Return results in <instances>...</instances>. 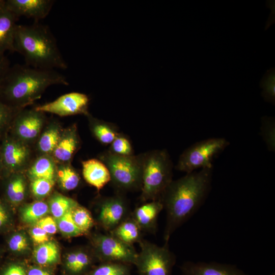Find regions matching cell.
<instances>
[{"instance_id": "cell-1", "label": "cell", "mask_w": 275, "mask_h": 275, "mask_svg": "<svg viewBox=\"0 0 275 275\" xmlns=\"http://www.w3.org/2000/svg\"><path fill=\"white\" fill-rule=\"evenodd\" d=\"M212 171L213 167L206 168L187 173L173 180L162 193L159 199L166 212L165 242L204 203L210 188Z\"/></svg>"}, {"instance_id": "cell-2", "label": "cell", "mask_w": 275, "mask_h": 275, "mask_svg": "<svg viewBox=\"0 0 275 275\" xmlns=\"http://www.w3.org/2000/svg\"><path fill=\"white\" fill-rule=\"evenodd\" d=\"M69 85L66 77L53 69L16 64L8 70L0 82V100L22 109L40 99L52 85Z\"/></svg>"}, {"instance_id": "cell-3", "label": "cell", "mask_w": 275, "mask_h": 275, "mask_svg": "<svg viewBox=\"0 0 275 275\" xmlns=\"http://www.w3.org/2000/svg\"><path fill=\"white\" fill-rule=\"evenodd\" d=\"M13 46L14 52L23 57L26 65L44 69L67 68L56 38L47 25L38 22L17 24Z\"/></svg>"}, {"instance_id": "cell-4", "label": "cell", "mask_w": 275, "mask_h": 275, "mask_svg": "<svg viewBox=\"0 0 275 275\" xmlns=\"http://www.w3.org/2000/svg\"><path fill=\"white\" fill-rule=\"evenodd\" d=\"M142 181L140 200L143 202L159 200L173 180V163L165 149L142 153Z\"/></svg>"}, {"instance_id": "cell-5", "label": "cell", "mask_w": 275, "mask_h": 275, "mask_svg": "<svg viewBox=\"0 0 275 275\" xmlns=\"http://www.w3.org/2000/svg\"><path fill=\"white\" fill-rule=\"evenodd\" d=\"M98 159L108 168L112 185L117 192L141 190L142 181V153L120 156L108 150L101 153Z\"/></svg>"}, {"instance_id": "cell-6", "label": "cell", "mask_w": 275, "mask_h": 275, "mask_svg": "<svg viewBox=\"0 0 275 275\" xmlns=\"http://www.w3.org/2000/svg\"><path fill=\"white\" fill-rule=\"evenodd\" d=\"M134 264L139 275H171L176 262L168 243L160 246L142 239Z\"/></svg>"}, {"instance_id": "cell-7", "label": "cell", "mask_w": 275, "mask_h": 275, "mask_svg": "<svg viewBox=\"0 0 275 275\" xmlns=\"http://www.w3.org/2000/svg\"><path fill=\"white\" fill-rule=\"evenodd\" d=\"M229 142L224 138H210L192 145L180 155L175 169L189 173L198 169L212 168V160L223 151Z\"/></svg>"}, {"instance_id": "cell-8", "label": "cell", "mask_w": 275, "mask_h": 275, "mask_svg": "<svg viewBox=\"0 0 275 275\" xmlns=\"http://www.w3.org/2000/svg\"><path fill=\"white\" fill-rule=\"evenodd\" d=\"M90 240L97 261L134 264L138 252L133 245L123 242L109 233L94 234Z\"/></svg>"}, {"instance_id": "cell-9", "label": "cell", "mask_w": 275, "mask_h": 275, "mask_svg": "<svg viewBox=\"0 0 275 275\" xmlns=\"http://www.w3.org/2000/svg\"><path fill=\"white\" fill-rule=\"evenodd\" d=\"M1 140L0 151L4 177L13 173H25L33 160L31 146L15 139L8 132Z\"/></svg>"}, {"instance_id": "cell-10", "label": "cell", "mask_w": 275, "mask_h": 275, "mask_svg": "<svg viewBox=\"0 0 275 275\" xmlns=\"http://www.w3.org/2000/svg\"><path fill=\"white\" fill-rule=\"evenodd\" d=\"M47 122L45 113L32 109H22L15 115L8 133L29 145L35 144Z\"/></svg>"}, {"instance_id": "cell-11", "label": "cell", "mask_w": 275, "mask_h": 275, "mask_svg": "<svg viewBox=\"0 0 275 275\" xmlns=\"http://www.w3.org/2000/svg\"><path fill=\"white\" fill-rule=\"evenodd\" d=\"M98 224L108 233L131 216L129 203L123 193L103 197L97 203Z\"/></svg>"}, {"instance_id": "cell-12", "label": "cell", "mask_w": 275, "mask_h": 275, "mask_svg": "<svg viewBox=\"0 0 275 275\" xmlns=\"http://www.w3.org/2000/svg\"><path fill=\"white\" fill-rule=\"evenodd\" d=\"M90 99L85 94L73 92L62 95L54 100L37 105L34 108L38 112L48 113L60 117L89 113L88 106Z\"/></svg>"}, {"instance_id": "cell-13", "label": "cell", "mask_w": 275, "mask_h": 275, "mask_svg": "<svg viewBox=\"0 0 275 275\" xmlns=\"http://www.w3.org/2000/svg\"><path fill=\"white\" fill-rule=\"evenodd\" d=\"M54 3L52 0H5L6 8L17 18L25 16L35 22L48 15Z\"/></svg>"}, {"instance_id": "cell-14", "label": "cell", "mask_w": 275, "mask_h": 275, "mask_svg": "<svg viewBox=\"0 0 275 275\" xmlns=\"http://www.w3.org/2000/svg\"><path fill=\"white\" fill-rule=\"evenodd\" d=\"M80 146L81 140L77 125L73 124L63 128L51 156L57 163H71Z\"/></svg>"}, {"instance_id": "cell-15", "label": "cell", "mask_w": 275, "mask_h": 275, "mask_svg": "<svg viewBox=\"0 0 275 275\" xmlns=\"http://www.w3.org/2000/svg\"><path fill=\"white\" fill-rule=\"evenodd\" d=\"M25 173L9 174L3 177V198L12 207L20 204L26 198L28 183Z\"/></svg>"}, {"instance_id": "cell-16", "label": "cell", "mask_w": 275, "mask_h": 275, "mask_svg": "<svg viewBox=\"0 0 275 275\" xmlns=\"http://www.w3.org/2000/svg\"><path fill=\"white\" fill-rule=\"evenodd\" d=\"M163 209L160 199L144 202L131 212V216L142 231L155 233L157 230V219Z\"/></svg>"}, {"instance_id": "cell-17", "label": "cell", "mask_w": 275, "mask_h": 275, "mask_svg": "<svg viewBox=\"0 0 275 275\" xmlns=\"http://www.w3.org/2000/svg\"><path fill=\"white\" fill-rule=\"evenodd\" d=\"M181 269L183 275H247L235 266L216 262H186Z\"/></svg>"}, {"instance_id": "cell-18", "label": "cell", "mask_w": 275, "mask_h": 275, "mask_svg": "<svg viewBox=\"0 0 275 275\" xmlns=\"http://www.w3.org/2000/svg\"><path fill=\"white\" fill-rule=\"evenodd\" d=\"M97 260L92 249L78 248L68 253L64 260V268L69 275H86Z\"/></svg>"}, {"instance_id": "cell-19", "label": "cell", "mask_w": 275, "mask_h": 275, "mask_svg": "<svg viewBox=\"0 0 275 275\" xmlns=\"http://www.w3.org/2000/svg\"><path fill=\"white\" fill-rule=\"evenodd\" d=\"M82 175L87 183L98 191L111 182L109 170L99 159L91 158L81 162Z\"/></svg>"}, {"instance_id": "cell-20", "label": "cell", "mask_w": 275, "mask_h": 275, "mask_svg": "<svg viewBox=\"0 0 275 275\" xmlns=\"http://www.w3.org/2000/svg\"><path fill=\"white\" fill-rule=\"evenodd\" d=\"M17 18L6 7L5 0H0V52L13 51V39Z\"/></svg>"}, {"instance_id": "cell-21", "label": "cell", "mask_w": 275, "mask_h": 275, "mask_svg": "<svg viewBox=\"0 0 275 275\" xmlns=\"http://www.w3.org/2000/svg\"><path fill=\"white\" fill-rule=\"evenodd\" d=\"M63 129L60 123L57 120L53 119L47 122L35 143L38 155H51Z\"/></svg>"}, {"instance_id": "cell-22", "label": "cell", "mask_w": 275, "mask_h": 275, "mask_svg": "<svg viewBox=\"0 0 275 275\" xmlns=\"http://www.w3.org/2000/svg\"><path fill=\"white\" fill-rule=\"evenodd\" d=\"M57 164L51 155H38L33 159L25 173L30 181L44 179L56 181Z\"/></svg>"}, {"instance_id": "cell-23", "label": "cell", "mask_w": 275, "mask_h": 275, "mask_svg": "<svg viewBox=\"0 0 275 275\" xmlns=\"http://www.w3.org/2000/svg\"><path fill=\"white\" fill-rule=\"evenodd\" d=\"M86 117L92 135L102 145H110L119 133L117 127L111 123L96 118L90 113Z\"/></svg>"}, {"instance_id": "cell-24", "label": "cell", "mask_w": 275, "mask_h": 275, "mask_svg": "<svg viewBox=\"0 0 275 275\" xmlns=\"http://www.w3.org/2000/svg\"><path fill=\"white\" fill-rule=\"evenodd\" d=\"M142 232L131 215L108 233L123 242L133 245L143 239Z\"/></svg>"}, {"instance_id": "cell-25", "label": "cell", "mask_w": 275, "mask_h": 275, "mask_svg": "<svg viewBox=\"0 0 275 275\" xmlns=\"http://www.w3.org/2000/svg\"><path fill=\"white\" fill-rule=\"evenodd\" d=\"M36 265L51 268L60 261V253L58 244L53 241H48L38 245L33 254Z\"/></svg>"}, {"instance_id": "cell-26", "label": "cell", "mask_w": 275, "mask_h": 275, "mask_svg": "<svg viewBox=\"0 0 275 275\" xmlns=\"http://www.w3.org/2000/svg\"><path fill=\"white\" fill-rule=\"evenodd\" d=\"M56 182L62 190L71 191L78 187L80 177L71 163H57Z\"/></svg>"}, {"instance_id": "cell-27", "label": "cell", "mask_w": 275, "mask_h": 275, "mask_svg": "<svg viewBox=\"0 0 275 275\" xmlns=\"http://www.w3.org/2000/svg\"><path fill=\"white\" fill-rule=\"evenodd\" d=\"M48 204L49 211L55 219L71 211L78 205L75 200L59 193L53 194Z\"/></svg>"}, {"instance_id": "cell-28", "label": "cell", "mask_w": 275, "mask_h": 275, "mask_svg": "<svg viewBox=\"0 0 275 275\" xmlns=\"http://www.w3.org/2000/svg\"><path fill=\"white\" fill-rule=\"evenodd\" d=\"M49 211L48 203L37 200L24 205L20 209V217L25 223L36 224Z\"/></svg>"}, {"instance_id": "cell-29", "label": "cell", "mask_w": 275, "mask_h": 275, "mask_svg": "<svg viewBox=\"0 0 275 275\" xmlns=\"http://www.w3.org/2000/svg\"><path fill=\"white\" fill-rule=\"evenodd\" d=\"M86 275H131V265L116 262H100Z\"/></svg>"}, {"instance_id": "cell-30", "label": "cell", "mask_w": 275, "mask_h": 275, "mask_svg": "<svg viewBox=\"0 0 275 275\" xmlns=\"http://www.w3.org/2000/svg\"><path fill=\"white\" fill-rule=\"evenodd\" d=\"M6 244L9 251L16 255L25 253L30 249L28 236L20 231L9 233L6 239Z\"/></svg>"}, {"instance_id": "cell-31", "label": "cell", "mask_w": 275, "mask_h": 275, "mask_svg": "<svg viewBox=\"0 0 275 275\" xmlns=\"http://www.w3.org/2000/svg\"><path fill=\"white\" fill-rule=\"evenodd\" d=\"M73 220L77 228L85 234L94 226L95 222L90 212L79 204L71 211Z\"/></svg>"}, {"instance_id": "cell-32", "label": "cell", "mask_w": 275, "mask_h": 275, "mask_svg": "<svg viewBox=\"0 0 275 275\" xmlns=\"http://www.w3.org/2000/svg\"><path fill=\"white\" fill-rule=\"evenodd\" d=\"M260 86L263 89L261 93L264 100L274 104L275 102V69L268 70L262 78Z\"/></svg>"}, {"instance_id": "cell-33", "label": "cell", "mask_w": 275, "mask_h": 275, "mask_svg": "<svg viewBox=\"0 0 275 275\" xmlns=\"http://www.w3.org/2000/svg\"><path fill=\"white\" fill-rule=\"evenodd\" d=\"M55 181L36 179L30 180V190L32 195L38 200H41L48 196L53 189Z\"/></svg>"}, {"instance_id": "cell-34", "label": "cell", "mask_w": 275, "mask_h": 275, "mask_svg": "<svg viewBox=\"0 0 275 275\" xmlns=\"http://www.w3.org/2000/svg\"><path fill=\"white\" fill-rule=\"evenodd\" d=\"M108 150L113 154L120 156L134 155L133 149L129 140L121 133L118 134L114 140L110 144Z\"/></svg>"}, {"instance_id": "cell-35", "label": "cell", "mask_w": 275, "mask_h": 275, "mask_svg": "<svg viewBox=\"0 0 275 275\" xmlns=\"http://www.w3.org/2000/svg\"><path fill=\"white\" fill-rule=\"evenodd\" d=\"M71 211L56 219L58 229L63 235L67 237L81 235L84 234L75 224L72 217Z\"/></svg>"}, {"instance_id": "cell-36", "label": "cell", "mask_w": 275, "mask_h": 275, "mask_svg": "<svg viewBox=\"0 0 275 275\" xmlns=\"http://www.w3.org/2000/svg\"><path fill=\"white\" fill-rule=\"evenodd\" d=\"M20 110L10 106L0 100V139L8 132L15 115Z\"/></svg>"}, {"instance_id": "cell-37", "label": "cell", "mask_w": 275, "mask_h": 275, "mask_svg": "<svg viewBox=\"0 0 275 275\" xmlns=\"http://www.w3.org/2000/svg\"><path fill=\"white\" fill-rule=\"evenodd\" d=\"M12 207L3 198H0V233H6L13 225Z\"/></svg>"}, {"instance_id": "cell-38", "label": "cell", "mask_w": 275, "mask_h": 275, "mask_svg": "<svg viewBox=\"0 0 275 275\" xmlns=\"http://www.w3.org/2000/svg\"><path fill=\"white\" fill-rule=\"evenodd\" d=\"M262 120V135L269 150H274V121L272 118L263 117Z\"/></svg>"}, {"instance_id": "cell-39", "label": "cell", "mask_w": 275, "mask_h": 275, "mask_svg": "<svg viewBox=\"0 0 275 275\" xmlns=\"http://www.w3.org/2000/svg\"><path fill=\"white\" fill-rule=\"evenodd\" d=\"M27 268L21 263L10 261L0 268V275H26Z\"/></svg>"}, {"instance_id": "cell-40", "label": "cell", "mask_w": 275, "mask_h": 275, "mask_svg": "<svg viewBox=\"0 0 275 275\" xmlns=\"http://www.w3.org/2000/svg\"><path fill=\"white\" fill-rule=\"evenodd\" d=\"M35 224L39 226L49 235L55 234L58 230L56 221L52 216H45L39 220Z\"/></svg>"}, {"instance_id": "cell-41", "label": "cell", "mask_w": 275, "mask_h": 275, "mask_svg": "<svg viewBox=\"0 0 275 275\" xmlns=\"http://www.w3.org/2000/svg\"><path fill=\"white\" fill-rule=\"evenodd\" d=\"M30 234L33 242L38 245L49 241V235L36 224L31 228Z\"/></svg>"}, {"instance_id": "cell-42", "label": "cell", "mask_w": 275, "mask_h": 275, "mask_svg": "<svg viewBox=\"0 0 275 275\" xmlns=\"http://www.w3.org/2000/svg\"><path fill=\"white\" fill-rule=\"evenodd\" d=\"M26 275H53L50 267L34 265L27 268Z\"/></svg>"}, {"instance_id": "cell-43", "label": "cell", "mask_w": 275, "mask_h": 275, "mask_svg": "<svg viewBox=\"0 0 275 275\" xmlns=\"http://www.w3.org/2000/svg\"><path fill=\"white\" fill-rule=\"evenodd\" d=\"M10 68L8 59L5 53L0 52V82Z\"/></svg>"}, {"instance_id": "cell-44", "label": "cell", "mask_w": 275, "mask_h": 275, "mask_svg": "<svg viewBox=\"0 0 275 275\" xmlns=\"http://www.w3.org/2000/svg\"><path fill=\"white\" fill-rule=\"evenodd\" d=\"M4 177V168L2 163V157L0 151V178L2 179Z\"/></svg>"}, {"instance_id": "cell-45", "label": "cell", "mask_w": 275, "mask_h": 275, "mask_svg": "<svg viewBox=\"0 0 275 275\" xmlns=\"http://www.w3.org/2000/svg\"><path fill=\"white\" fill-rule=\"evenodd\" d=\"M2 255V251H1V248H0V259H1V258Z\"/></svg>"}, {"instance_id": "cell-46", "label": "cell", "mask_w": 275, "mask_h": 275, "mask_svg": "<svg viewBox=\"0 0 275 275\" xmlns=\"http://www.w3.org/2000/svg\"><path fill=\"white\" fill-rule=\"evenodd\" d=\"M271 275H274V273H272V274H271Z\"/></svg>"}]
</instances>
